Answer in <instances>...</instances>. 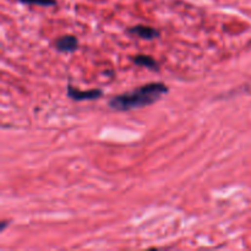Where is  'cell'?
Returning a JSON list of instances; mask_svg holds the SVG:
<instances>
[{
    "mask_svg": "<svg viewBox=\"0 0 251 251\" xmlns=\"http://www.w3.org/2000/svg\"><path fill=\"white\" fill-rule=\"evenodd\" d=\"M169 92V88L163 82H150L130 92L114 96L109 99L108 106L116 112H129L151 106Z\"/></svg>",
    "mask_w": 251,
    "mask_h": 251,
    "instance_id": "cell-1",
    "label": "cell"
},
{
    "mask_svg": "<svg viewBox=\"0 0 251 251\" xmlns=\"http://www.w3.org/2000/svg\"><path fill=\"white\" fill-rule=\"evenodd\" d=\"M68 97H70L71 99L74 100H95L100 98L103 96V91L98 90V88H93V90H86V91H81L77 90V88L73 87L71 85L68 86Z\"/></svg>",
    "mask_w": 251,
    "mask_h": 251,
    "instance_id": "cell-2",
    "label": "cell"
},
{
    "mask_svg": "<svg viewBox=\"0 0 251 251\" xmlns=\"http://www.w3.org/2000/svg\"><path fill=\"white\" fill-rule=\"evenodd\" d=\"M56 49L60 53H74L78 49V39L75 36H63L56 40Z\"/></svg>",
    "mask_w": 251,
    "mask_h": 251,
    "instance_id": "cell-3",
    "label": "cell"
},
{
    "mask_svg": "<svg viewBox=\"0 0 251 251\" xmlns=\"http://www.w3.org/2000/svg\"><path fill=\"white\" fill-rule=\"evenodd\" d=\"M128 32L130 33V35L137 36L138 38H142V39H147V40L156 39V38H158L159 35H161L158 30L145 25L134 26V27L129 28Z\"/></svg>",
    "mask_w": 251,
    "mask_h": 251,
    "instance_id": "cell-4",
    "label": "cell"
},
{
    "mask_svg": "<svg viewBox=\"0 0 251 251\" xmlns=\"http://www.w3.org/2000/svg\"><path fill=\"white\" fill-rule=\"evenodd\" d=\"M133 63L137 66H143V68H147L150 70L158 71L159 65L156 60H154L152 57L145 56V54H138L133 58Z\"/></svg>",
    "mask_w": 251,
    "mask_h": 251,
    "instance_id": "cell-5",
    "label": "cell"
},
{
    "mask_svg": "<svg viewBox=\"0 0 251 251\" xmlns=\"http://www.w3.org/2000/svg\"><path fill=\"white\" fill-rule=\"evenodd\" d=\"M26 5H40V6H54L57 4L56 0H19Z\"/></svg>",
    "mask_w": 251,
    "mask_h": 251,
    "instance_id": "cell-6",
    "label": "cell"
},
{
    "mask_svg": "<svg viewBox=\"0 0 251 251\" xmlns=\"http://www.w3.org/2000/svg\"><path fill=\"white\" fill-rule=\"evenodd\" d=\"M9 223H10V222H9V221H3V222H1V227H0V232H4V231H5L6 227L9 226Z\"/></svg>",
    "mask_w": 251,
    "mask_h": 251,
    "instance_id": "cell-7",
    "label": "cell"
}]
</instances>
